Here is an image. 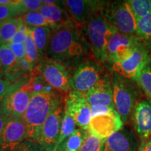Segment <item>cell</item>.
Returning a JSON list of instances; mask_svg holds the SVG:
<instances>
[{
  "instance_id": "cell-4",
  "label": "cell",
  "mask_w": 151,
  "mask_h": 151,
  "mask_svg": "<svg viewBox=\"0 0 151 151\" xmlns=\"http://www.w3.org/2000/svg\"><path fill=\"white\" fill-rule=\"evenodd\" d=\"M81 27L89 41L94 60L101 64L106 62L109 43L117 32L116 28L107 21L102 13L95 15Z\"/></svg>"
},
{
  "instance_id": "cell-13",
  "label": "cell",
  "mask_w": 151,
  "mask_h": 151,
  "mask_svg": "<svg viewBox=\"0 0 151 151\" xmlns=\"http://www.w3.org/2000/svg\"><path fill=\"white\" fill-rule=\"evenodd\" d=\"M123 124L118 112L109 109L92 116L88 131L104 140L122 129Z\"/></svg>"
},
{
  "instance_id": "cell-14",
  "label": "cell",
  "mask_w": 151,
  "mask_h": 151,
  "mask_svg": "<svg viewBox=\"0 0 151 151\" xmlns=\"http://www.w3.org/2000/svg\"><path fill=\"white\" fill-rule=\"evenodd\" d=\"M29 138V129L22 118H9L0 139V151H14Z\"/></svg>"
},
{
  "instance_id": "cell-21",
  "label": "cell",
  "mask_w": 151,
  "mask_h": 151,
  "mask_svg": "<svg viewBox=\"0 0 151 151\" xmlns=\"http://www.w3.org/2000/svg\"><path fill=\"white\" fill-rule=\"evenodd\" d=\"M23 24L20 16L0 22V47L9 44Z\"/></svg>"
},
{
  "instance_id": "cell-38",
  "label": "cell",
  "mask_w": 151,
  "mask_h": 151,
  "mask_svg": "<svg viewBox=\"0 0 151 151\" xmlns=\"http://www.w3.org/2000/svg\"><path fill=\"white\" fill-rule=\"evenodd\" d=\"M143 43L147 49V50H148L149 55L151 56V39L146 41H143Z\"/></svg>"
},
{
  "instance_id": "cell-8",
  "label": "cell",
  "mask_w": 151,
  "mask_h": 151,
  "mask_svg": "<svg viewBox=\"0 0 151 151\" xmlns=\"http://www.w3.org/2000/svg\"><path fill=\"white\" fill-rule=\"evenodd\" d=\"M101 64L97 60H86L73 71L71 80V90L85 94L104 76Z\"/></svg>"
},
{
  "instance_id": "cell-23",
  "label": "cell",
  "mask_w": 151,
  "mask_h": 151,
  "mask_svg": "<svg viewBox=\"0 0 151 151\" xmlns=\"http://www.w3.org/2000/svg\"><path fill=\"white\" fill-rule=\"evenodd\" d=\"M88 130L76 129L56 151H78L88 135Z\"/></svg>"
},
{
  "instance_id": "cell-30",
  "label": "cell",
  "mask_w": 151,
  "mask_h": 151,
  "mask_svg": "<svg viewBox=\"0 0 151 151\" xmlns=\"http://www.w3.org/2000/svg\"><path fill=\"white\" fill-rule=\"evenodd\" d=\"M102 139L92 134L90 132L78 151H100L102 144Z\"/></svg>"
},
{
  "instance_id": "cell-31",
  "label": "cell",
  "mask_w": 151,
  "mask_h": 151,
  "mask_svg": "<svg viewBox=\"0 0 151 151\" xmlns=\"http://www.w3.org/2000/svg\"><path fill=\"white\" fill-rule=\"evenodd\" d=\"M22 16V13L17 5H0V22Z\"/></svg>"
},
{
  "instance_id": "cell-35",
  "label": "cell",
  "mask_w": 151,
  "mask_h": 151,
  "mask_svg": "<svg viewBox=\"0 0 151 151\" xmlns=\"http://www.w3.org/2000/svg\"><path fill=\"white\" fill-rule=\"evenodd\" d=\"M11 84H12V83L9 82V81L6 80V79H0V104L2 103L6 94V92Z\"/></svg>"
},
{
  "instance_id": "cell-2",
  "label": "cell",
  "mask_w": 151,
  "mask_h": 151,
  "mask_svg": "<svg viewBox=\"0 0 151 151\" xmlns=\"http://www.w3.org/2000/svg\"><path fill=\"white\" fill-rule=\"evenodd\" d=\"M66 96L67 94L52 88L33 94L22 117L29 129L30 139L35 140L47 117L55 107L65 101Z\"/></svg>"
},
{
  "instance_id": "cell-17",
  "label": "cell",
  "mask_w": 151,
  "mask_h": 151,
  "mask_svg": "<svg viewBox=\"0 0 151 151\" xmlns=\"http://www.w3.org/2000/svg\"><path fill=\"white\" fill-rule=\"evenodd\" d=\"M139 146L135 134L122 129L104 139L100 151H138Z\"/></svg>"
},
{
  "instance_id": "cell-29",
  "label": "cell",
  "mask_w": 151,
  "mask_h": 151,
  "mask_svg": "<svg viewBox=\"0 0 151 151\" xmlns=\"http://www.w3.org/2000/svg\"><path fill=\"white\" fill-rule=\"evenodd\" d=\"M23 23L28 27H50V24L43 18L39 11L29 12L20 16ZM52 28V27H51Z\"/></svg>"
},
{
  "instance_id": "cell-34",
  "label": "cell",
  "mask_w": 151,
  "mask_h": 151,
  "mask_svg": "<svg viewBox=\"0 0 151 151\" xmlns=\"http://www.w3.org/2000/svg\"><path fill=\"white\" fill-rule=\"evenodd\" d=\"M9 47L14 52L15 55L17 58L18 61H21L22 60L26 59L25 55V48H24V44L22 43H9L8 44Z\"/></svg>"
},
{
  "instance_id": "cell-18",
  "label": "cell",
  "mask_w": 151,
  "mask_h": 151,
  "mask_svg": "<svg viewBox=\"0 0 151 151\" xmlns=\"http://www.w3.org/2000/svg\"><path fill=\"white\" fill-rule=\"evenodd\" d=\"M134 126L141 141L151 137V100L144 99L138 104L133 117Z\"/></svg>"
},
{
  "instance_id": "cell-7",
  "label": "cell",
  "mask_w": 151,
  "mask_h": 151,
  "mask_svg": "<svg viewBox=\"0 0 151 151\" xmlns=\"http://www.w3.org/2000/svg\"><path fill=\"white\" fill-rule=\"evenodd\" d=\"M102 14L118 32L136 36L137 19L130 9L128 1H106Z\"/></svg>"
},
{
  "instance_id": "cell-20",
  "label": "cell",
  "mask_w": 151,
  "mask_h": 151,
  "mask_svg": "<svg viewBox=\"0 0 151 151\" xmlns=\"http://www.w3.org/2000/svg\"><path fill=\"white\" fill-rule=\"evenodd\" d=\"M39 13L53 29L73 21L62 1H58L57 3L51 5L43 4Z\"/></svg>"
},
{
  "instance_id": "cell-15",
  "label": "cell",
  "mask_w": 151,
  "mask_h": 151,
  "mask_svg": "<svg viewBox=\"0 0 151 151\" xmlns=\"http://www.w3.org/2000/svg\"><path fill=\"white\" fill-rule=\"evenodd\" d=\"M62 2L71 19L79 26L83 27L95 15L103 12L106 1L65 0Z\"/></svg>"
},
{
  "instance_id": "cell-27",
  "label": "cell",
  "mask_w": 151,
  "mask_h": 151,
  "mask_svg": "<svg viewBox=\"0 0 151 151\" xmlns=\"http://www.w3.org/2000/svg\"><path fill=\"white\" fill-rule=\"evenodd\" d=\"M128 4L137 20L151 14V0H129Z\"/></svg>"
},
{
  "instance_id": "cell-1",
  "label": "cell",
  "mask_w": 151,
  "mask_h": 151,
  "mask_svg": "<svg viewBox=\"0 0 151 151\" xmlns=\"http://www.w3.org/2000/svg\"><path fill=\"white\" fill-rule=\"evenodd\" d=\"M91 54V46L83 29L72 21L52 30L46 57L75 69L90 59Z\"/></svg>"
},
{
  "instance_id": "cell-37",
  "label": "cell",
  "mask_w": 151,
  "mask_h": 151,
  "mask_svg": "<svg viewBox=\"0 0 151 151\" xmlns=\"http://www.w3.org/2000/svg\"><path fill=\"white\" fill-rule=\"evenodd\" d=\"M138 151H151V137L141 141Z\"/></svg>"
},
{
  "instance_id": "cell-12",
  "label": "cell",
  "mask_w": 151,
  "mask_h": 151,
  "mask_svg": "<svg viewBox=\"0 0 151 151\" xmlns=\"http://www.w3.org/2000/svg\"><path fill=\"white\" fill-rule=\"evenodd\" d=\"M65 109L80 129L88 130L92 117V111L83 93L76 90H69L66 96Z\"/></svg>"
},
{
  "instance_id": "cell-6",
  "label": "cell",
  "mask_w": 151,
  "mask_h": 151,
  "mask_svg": "<svg viewBox=\"0 0 151 151\" xmlns=\"http://www.w3.org/2000/svg\"><path fill=\"white\" fill-rule=\"evenodd\" d=\"M35 69L53 90L65 94L71 90V80L74 69L46 57L41 58Z\"/></svg>"
},
{
  "instance_id": "cell-9",
  "label": "cell",
  "mask_w": 151,
  "mask_h": 151,
  "mask_svg": "<svg viewBox=\"0 0 151 151\" xmlns=\"http://www.w3.org/2000/svg\"><path fill=\"white\" fill-rule=\"evenodd\" d=\"M65 111V101H64L55 107L48 115L35 140L46 151H55Z\"/></svg>"
},
{
  "instance_id": "cell-28",
  "label": "cell",
  "mask_w": 151,
  "mask_h": 151,
  "mask_svg": "<svg viewBox=\"0 0 151 151\" xmlns=\"http://www.w3.org/2000/svg\"><path fill=\"white\" fill-rule=\"evenodd\" d=\"M136 37L141 41L151 39V14L137 20Z\"/></svg>"
},
{
  "instance_id": "cell-32",
  "label": "cell",
  "mask_w": 151,
  "mask_h": 151,
  "mask_svg": "<svg viewBox=\"0 0 151 151\" xmlns=\"http://www.w3.org/2000/svg\"><path fill=\"white\" fill-rule=\"evenodd\" d=\"M43 5L42 0H19L18 4L22 15L29 12L39 11Z\"/></svg>"
},
{
  "instance_id": "cell-25",
  "label": "cell",
  "mask_w": 151,
  "mask_h": 151,
  "mask_svg": "<svg viewBox=\"0 0 151 151\" xmlns=\"http://www.w3.org/2000/svg\"><path fill=\"white\" fill-rule=\"evenodd\" d=\"M76 124L75 120H73V118L71 116L69 112L65 109L63 119H62L59 140H58V144H57L55 151L61 146L62 143L65 142L68 138L72 134L73 132L76 129Z\"/></svg>"
},
{
  "instance_id": "cell-16",
  "label": "cell",
  "mask_w": 151,
  "mask_h": 151,
  "mask_svg": "<svg viewBox=\"0 0 151 151\" xmlns=\"http://www.w3.org/2000/svg\"><path fill=\"white\" fill-rule=\"evenodd\" d=\"M141 40L136 36H129L118 32L112 36L107 49L106 63L113 65L129 58Z\"/></svg>"
},
{
  "instance_id": "cell-11",
  "label": "cell",
  "mask_w": 151,
  "mask_h": 151,
  "mask_svg": "<svg viewBox=\"0 0 151 151\" xmlns=\"http://www.w3.org/2000/svg\"><path fill=\"white\" fill-rule=\"evenodd\" d=\"M150 58L148 50L141 41L129 58L122 62L113 63L111 69L113 72L123 78L134 81Z\"/></svg>"
},
{
  "instance_id": "cell-19",
  "label": "cell",
  "mask_w": 151,
  "mask_h": 151,
  "mask_svg": "<svg viewBox=\"0 0 151 151\" xmlns=\"http://www.w3.org/2000/svg\"><path fill=\"white\" fill-rule=\"evenodd\" d=\"M0 61L5 79L12 83L29 74L23 70L9 45H4L0 47Z\"/></svg>"
},
{
  "instance_id": "cell-39",
  "label": "cell",
  "mask_w": 151,
  "mask_h": 151,
  "mask_svg": "<svg viewBox=\"0 0 151 151\" xmlns=\"http://www.w3.org/2000/svg\"><path fill=\"white\" fill-rule=\"evenodd\" d=\"M0 79H5L4 78V71L1 67V61H0Z\"/></svg>"
},
{
  "instance_id": "cell-3",
  "label": "cell",
  "mask_w": 151,
  "mask_h": 151,
  "mask_svg": "<svg viewBox=\"0 0 151 151\" xmlns=\"http://www.w3.org/2000/svg\"><path fill=\"white\" fill-rule=\"evenodd\" d=\"M113 99L115 110L123 123L127 124L141 100V88L135 81L123 78L113 72L111 77Z\"/></svg>"
},
{
  "instance_id": "cell-22",
  "label": "cell",
  "mask_w": 151,
  "mask_h": 151,
  "mask_svg": "<svg viewBox=\"0 0 151 151\" xmlns=\"http://www.w3.org/2000/svg\"><path fill=\"white\" fill-rule=\"evenodd\" d=\"M31 35L41 58L46 56V52L53 29L50 27H29Z\"/></svg>"
},
{
  "instance_id": "cell-24",
  "label": "cell",
  "mask_w": 151,
  "mask_h": 151,
  "mask_svg": "<svg viewBox=\"0 0 151 151\" xmlns=\"http://www.w3.org/2000/svg\"><path fill=\"white\" fill-rule=\"evenodd\" d=\"M134 81L148 99L151 100V56Z\"/></svg>"
},
{
  "instance_id": "cell-10",
  "label": "cell",
  "mask_w": 151,
  "mask_h": 151,
  "mask_svg": "<svg viewBox=\"0 0 151 151\" xmlns=\"http://www.w3.org/2000/svg\"><path fill=\"white\" fill-rule=\"evenodd\" d=\"M84 94L92 109V116L109 109H115L111 78L109 76L105 75Z\"/></svg>"
},
{
  "instance_id": "cell-33",
  "label": "cell",
  "mask_w": 151,
  "mask_h": 151,
  "mask_svg": "<svg viewBox=\"0 0 151 151\" xmlns=\"http://www.w3.org/2000/svg\"><path fill=\"white\" fill-rule=\"evenodd\" d=\"M14 151H46L39 143L32 139H28Z\"/></svg>"
},
{
  "instance_id": "cell-36",
  "label": "cell",
  "mask_w": 151,
  "mask_h": 151,
  "mask_svg": "<svg viewBox=\"0 0 151 151\" xmlns=\"http://www.w3.org/2000/svg\"><path fill=\"white\" fill-rule=\"evenodd\" d=\"M0 104V139H1V135H2L7 120H8V116H6L4 111L1 105Z\"/></svg>"
},
{
  "instance_id": "cell-5",
  "label": "cell",
  "mask_w": 151,
  "mask_h": 151,
  "mask_svg": "<svg viewBox=\"0 0 151 151\" xmlns=\"http://www.w3.org/2000/svg\"><path fill=\"white\" fill-rule=\"evenodd\" d=\"M34 93L30 73L11 84L1 104L8 118H22Z\"/></svg>"
},
{
  "instance_id": "cell-26",
  "label": "cell",
  "mask_w": 151,
  "mask_h": 151,
  "mask_svg": "<svg viewBox=\"0 0 151 151\" xmlns=\"http://www.w3.org/2000/svg\"><path fill=\"white\" fill-rule=\"evenodd\" d=\"M24 44V48H25L26 58H27V61L29 62L30 67L34 71L35 68L37 67L38 64H39V61H40L41 57L39 55L38 49L31 35L30 29L29 35H28V37Z\"/></svg>"
}]
</instances>
